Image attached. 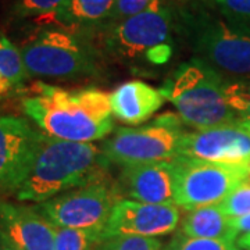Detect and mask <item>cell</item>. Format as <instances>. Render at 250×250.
Wrapping results in <instances>:
<instances>
[{"mask_svg":"<svg viewBox=\"0 0 250 250\" xmlns=\"http://www.w3.org/2000/svg\"><path fill=\"white\" fill-rule=\"evenodd\" d=\"M231 225H232L233 229L236 231L238 236H241V235H250V214L231 218Z\"/></svg>","mask_w":250,"mask_h":250,"instance_id":"27","label":"cell"},{"mask_svg":"<svg viewBox=\"0 0 250 250\" xmlns=\"http://www.w3.org/2000/svg\"><path fill=\"white\" fill-rule=\"evenodd\" d=\"M29 78L20 47L0 34V100L25 90Z\"/></svg>","mask_w":250,"mask_h":250,"instance_id":"18","label":"cell"},{"mask_svg":"<svg viewBox=\"0 0 250 250\" xmlns=\"http://www.w3.org/2000/svg\"><path fill=\"white\" fill-rule=\"evenodd\" d=\"M224 93L239 124L250 131V81H225Z\"/></svg>","mask_w":250,"mask_h":250,"instance_id":"20","label":"cell"},{"mask_svg":"<svg viewBox=\"0 0 250 250\" xmlns=\"http://www.w3.org/2000/svg\"><path fill=\"white\" fill-rule=\"evenodd\" d=\"M246 167H248V170H249V172H250V160L246 161Z\"/></svg>","mask_w":250,"mask_h":250,"instance_id":"31","label":"cell"},{"mask_svg":"<svg viewBox=\"0 0 250 250\" xmlns=\"http://www.w3.org/2000/svg\"><path fill=\"white\" fill-rule=\"evenodd\" d=\"M67 0H17L14 13L21 18L53 17Z\"/></svg>","mask_w":250,"mask_h":250,"instance_id":"23","label":"cell"},{"mask_svg":"<svg viewBox=\"0 0 250 250\" xmlns=\"http://www.w3.org/2000/svg\"><path fill=\"white\" fill-rule=\"evenodd\" d=\"M29 77L78 80L99 72L96 47L67 28L43 29L20 47Z\"/></svg>","mask_w":250,"mask_h":250,"instance_id":"6","label":"cell"},{"mask_svg":"<svg viewBox=\"0 0 250 250\" xmlns=\"http://www.w3.org/2000/svg\"><path fill=\"white\" fill-rule=\"evenodd\" d=\"M113 116L125 124L139 125L147 121L164 104L160 89L143 81H128L108 93Z\"/></svg>","mask_w":250,"mask_h":250,"instance_id":"15","label":"cell"},{"mask_svg":"<svg viewBox=\"0 0 250 250\" xmlns=\"http://www.w3.org/2000/svg\"><path fill=\"white\" fill-rule=\"evenodd\" d=\"M116 184L107 179L77 188L34 206L57 228H106L111 211L121 200Z\"/></svg>","mask_w":250,"mask_h":250,"instance_id":"9","label":"cell"},{"mask_svg":"<svg viewBox=\"0 0 250 250\" xmlns=\"http://www.w3.org/2000/svg\"><path fill=\"white\" fill-rule=\"evenodd\" d=\"M175 114H163L150 124L120 128L102 145L110 164L120 167L172 161L179 157L181 145L188 134Z\"/></svg>","mask_w":250,"mask_h":250,"instance_id":"7","label":"cell"},{"mask_svg":"<svg viewBox=\"0 0 250 250\" xmlns=\"http://www.w3.org/2000/svg\"><path fill=\"white\" fill-rule=\"evenodd\" d=\"M174 161L177 167L175 205L187 211L220 205L249 175L246 163L223 164L188 157Z\"/></svg>","mask_w":250,"mask_h":250,"instance_id":"8","label":"cell"},{"mask_svg":"<svg viewBox=\"0 0 250 250\" xmlns=\"http://www.w3.org/2000/svg\"><path fill=\"white\" fill-rule=\"evenodd\" d=\"M45 136L27 118L0 117V195H16L20 190Z\"/></svg>","mask_w":250,"mask_h":250,"instance_id":"10","label":"cell"},{"mask_svg":"<svg viewBox=\"0 0 250 250\" xmlns=\"http://www.w3.org/2000/svg\"><path fill=\"white\" fill-rule=\"evenodd\" d=\"M21 100L24 114L49 138L77 143L104 139L114 129L108 93L98 88L65 89L35 81Z\"/></svg>","mask_w":250,"mask_h":250,"instance_id":"1","label":"cell"},{"mask_svg":"<svg viewBox=\"0 0 250 250\" xmlns=\"http://www.w3.org/2000/svg\"><path fill=\"white\" fill-rule=\"evenodd\" d=\"M214 3L225 20L250 25V0H214Z\"/></svg>","mask_w":250,"mask_h":250,"instance_id":"25","label":"cell"},{"mask_svg":"<svg viewBox=\"0 0 250 250\" xmlns=\"http://www.w3.org/2000/svg\"><path fill=\"white\" fill-rule=\"evenodd\" d=\"M218 206L229 218L250 214V185L243 182L235 188Z\"/></svg>","mask_w":250,"mask_h":250,"instance_id":"24","label":"cell"},{"mask_svg":"<svg viewBox=\"0 0 250 250\" xmlns=\"http://www.w3.org/2000/svg\"><path fill=\"white\" fill-rule=\"evenodd\" d=\"M179 157L243 164L250 160V131L241 124H233L188 132L181 145Z\"/></svg>","mask_w":250,"mask_h":250,"instance_id":"12","label":"cell"},{"mask_svg":"<svg viewBox=\"0 0 250 250\" xmlns=\"http://www.w3.org/2000/svg\"><path fill=\"white\" fill-rule=\"evenodd\" d=\"M236 246L242 250H250V235H241L236 239Z\"/></svg>","mask_w":250,"mask_h":250,"instance_id":"28","label":"cell"},{"mask_svg":"<svg viewBox=\"0 0 250 250\" xmlns=\"http://www.w3.org/2000/svg\"><path fill=\"white\" fill-rule=\"evenodd\" d=\"M224 86L225 80L218 72L193 57L172 72L160 92L172 103L181 121L199 131L239 124L227 102Z\"/></svg>","mask_w":250,"mask_h":250,"instance_id":"3","label":"cell"},{"mask_svg":"<svg viewBox=\"0 0 250 250\" xmlns=\"http://www.w3.org/2000/svg\"><path fill=\"white\" fill-rule=\"evenodd\" d=\"M116 185L121 195L136 202L175 205V161H159L121 167Z\"/></svg>","mask_w":250,"mask_h":250,"instance_id":"13","label":"cell"},{"mask_svg":"<svg viewBox=\"0 0 250 250\" xmlns=\"http://www.w3.org/2000/svg\"><path fill=\"white\" fill-rule=\"evenodd\" d=\"M0 250H3V238H1V233H0Z\"/></svg>","mask_w":250,"mask_h":250,"instance_id":"30","label":"cell"},{"mask_svg":"<svg viewBox=\"0 0 250 250\" xmlns=\"http://www.w3.org/2000/svg\"><path fill=\"white\" fill-rule=\"evenodd\" d=\"M93 250H164V245L156 238L113 235L106 236Z\"/></svg>","mask_w":250,"mask_h":250,"instance_id":"21","label":"cell"},{"mask_svg":"<svg viewBox=\"0 0 250 250\" xmlns=\"http://www.w3.org/2000/svg\"><path fill=\"white\" fill-rule=\"evenodd\" d=\"M104 238L106 233L103 228H57L53 250H93Z\"/></svg>","mask_w":250,"mask_h":250,"instance_id":"19","label":"cell"},{"mask_svg":"<svg viewBox=\"0 0 250 250\" xmlns=\"http://www.w3.org/2000/svg\"><path fill=\"white\" fill-rule=\"evenodd\" d=\"M1 238H3V236H1ZM3 250H17V249H16V248H13V246L4 241V238H3Z\"/></svg>","mask_w":250,"mask_h":250,"instance_id":"29","label":"cell"},{"mask_svg":"<svg viewBox=\"0 0 250 250\" xmlns=\"http://www.w3.org/2000/svg\"><path fill=\"white\" fill-rule=\"evenodd\" d=\"M154 1H157V0H117L116 7H114L113 16H111V20L108 24L135 16L147 7H150Z\"/></svg>","mask_w":250,"mask_h":250,"instance_id":"26","label":"cell"},{"mask_svg":"<svg viewBox=\"0 0 250 250\" xmlns=\"http://www.w3.org/2000/svg\"><path fill=\"white\" fill-rule=\"evenodd\" d=\"M181 232L190 238L235 242L239 238L231 225V218L218 205L189 210L181 224Z\"/></svg>","mask_w":250,"mask_h":250,"instance_id":"17","label":"cell"},{"mask_svg":"<svg viewBox=\"0 0 250 250\" xmlns=\"http://www.w3.org/2000/svg\"><path fill=\"white\" fill-rule=\"evenodd\" d=\"M117 0H67L50 21L67 29L102 28L110 22Z\"/></svg>","mask_w":250,"mask_h":250,"instance_id":"16","label":"cell"},{"mask_svg":"<svg viewBox=\"0 0 250 250\" xmlns=\"http://www.w3.org/2000/svg\"><path fill=\"white\" fill-rule=\"evenodd\" d=\"M110 161L95 143L59 141L45 136L34 166L16 197L42 203L77 188L106 181Z\"/></svg>","mask_w":250,"mask_h":250,"instance_id":"2","label":"cell"},{"mask_svg":"<svg viewBox=\"0 0 250 250\" xmlns=\"http://www.w3.org/2000/svg\"><path fill=\"white\" fill-rule=\"evenodd\" d=\"M179 217L177 205H153L121 199L111 211L104 233L106 236L125 235L157 239L177 229Z\"/></svg>","mask_w":250,"mask_h":250,"instance_id":"11","label":"cell"},{"mask_svg":"<svg viewBox=\"0 0 250 250\" xmlns=\"http://www.w3.org/2000/svg\"><path fill=\"white\" fill-rule=\"evenodd\" d=\"M241 250H242V249H241Z\"/></svg>","mask_w":250,"mask_h":250,"instance_id":"32","label":"cell"},{"mask_svg":"<svg viewBox=\"0 0 250 250\" xmlns=\"http://www.w3.org/2000/svg\"><path fill=\"white\" fill-rule=\"evenodd\" d=\"M164 250H241L235 242L218 239H200L190 238L182 232L174 235Z\"/></svg>","mask_w":250,"mask_h":250,"instance_id":"22","label":"cell"},{"mask_svg":"<svg viewBox=\"0 0 250 250\" xmlns=\"http://www.w3.org/2000/svg\"><path fill=\"white\" fill-rule=\"evenodd\" d=\"M174 13L164 0L121 21L99 28L103 47L128 62L164 64L170 60Z\"/></svg>","mask_w":250,"mask_h":250,"instance_id":"4","label":"cell"},{"mask_svg":"<svg viewBox=\"0 0 250 250\" xmlns=\"http://www.w3.org/2000/svg\"><path fill=\"white\" fill-rule=\"evenodd\" d=\"M56 229L35 207L0 199V233L17 250H53Z\"/></svg>","mask_w":250,"mask_h":250,"instance_id":"14","label":"cell"},{"mask_svg":"<svg viewBox=\"0 0 250 250\" xmlns=\"http://www.w3.org/2000/svg\"><path fill=\"white\" fill-rule=\"evenodd\" d=\"M184 24L196 59L225 81H250V25L208 13L188 16Z\"/></svg>","mask_w":250,"mask_h":250,"instance_id":"5","label":"cell"}]
</instances>
